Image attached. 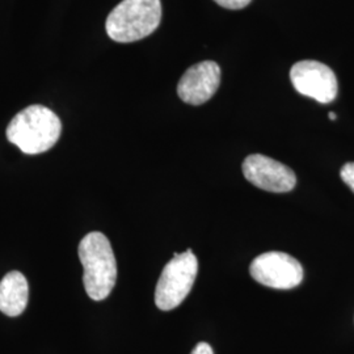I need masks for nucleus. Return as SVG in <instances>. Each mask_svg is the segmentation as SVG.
I'll return each mask as SVG.
<instances>
[{
  "mask_svg": "<svg viewBox=\"0 0 354 354\" xmlns=\"http://www.w3.org/2000/svg\"><path fill=\"white\" fill-rule=\"evenodd\" d=\"M61 134L59 117L42 105H30L19 112L7 127V140L28 155L49 151Z\"/></svg>",
  "mask_w": 354,
  "mask_h": 354,
  "instance_id": "1",
  "label": "nucleus"
},
{
  "mask_svg": "<svg viewBox=\"0 0 354 354\" xmlns=\"http://www.w3.org/2000/svg\"><path fill=\"white\" fill-rule=\"evenodd\" d=\"M77 254L84 268L83 282L89 298H108L117 281V263L109 239L99 231L89 232L79 243Z\"/></svg>",
  "mask_w": 354,
  "mask_h": 354,
  "instance_id": "2",
  "label": "nucleus"
},
{
  "mask_svg": "<svg viewBox=\"0 0 354 354\" xmlns=\"http://www.w3.org/2000/svg\"><path fill=\"white\" fill-rule=\"evenodd\" d=\"M160 20V0H122L109 13L105 28L113 41L129 44L150 36Z\"/></svg>",
  "mask_w": 354,
  "mask_h": 354,
  "instance_id": "3",
  "label": "nucleus"
},
{
  "mask_svg": "<svg viewBox=\"0 0 354 354\" xmlns=\"http://www.w3.org/2000/svg\"><path fill=\"white\" fill-rule=\"evenodd\" d=\"M198 261L192 250L175 253L174 259L165 264L155 289V304L169 311L183 304L189 294L197 277Z\"/></svg>",
  "mask_w": 354,
  "mask_h": 354,
  "instance_id": "4",
  "label": "nucleus"
},
{
  "mask_svg": "<svg viewBox=\"0 0 354 354\" xmlns=\"http://www.w3.org/2000/svg\"><path fill=\"white\" fill-rule=\"evenodd\" d=\"M250 273L259 283L279 290L297 288L304 276V268L297 259L276 251L257 256L250 266Z\"/></svg>",
  "mask_w": 354,
  "mask_h": 354,
  "instance_id": "5",
  "label": "nucleus"
},
{
  "mask_svg": "<svg viewBox=\"0 0 354 354\" xmlns=\"http://www.w3.org/2000/svg\"><path fill=\"white\" fill-rule=\"evenodd\" d=\"M290 79L294 88L301 95L320 104L333 102L339 84L335 73L327 64L317 61H301L291 67Z\"/></svg>",
  "mask_w": 354,
  "mask_h": 354,
  "instance_id": "6",
  "label": "nucleus"
},
{
  "mask_svg": "<svg viewBox=\"0 0 354 354\" xmlns=\"http://www.w3.org/2000/svg\"><path fill=\"white\" fill-rule=\"evenodd\" d=\"M243 174L254 187L272 193L290 192L297 185V176L291 168L260 153L245 158Z\"/></svg>",
  "mask_w": 354,
  "mask_h": 354,
  "instance_id": "7",
  "label": "nucleus"
},
{
  "mask_svg": "<svg viewBox=\"0 0 354 354\" xmlns=\"http://www.w3.org/2000/svg\"><path fill=\"white\" fill-rule=\"evenodd\" d=\"M221 84V67L203 61L189 67L177 84L178 97L190 105H201L214 96Z\"/></svg>",
  "mask_w": 354,
  "mask_h": 354,
  "instance_id": "8",
  "label": "nucleus"
},
{
  "mask_svg": "<svg viewBox=\"0 0 354 354\" xmlns=\"http://www.w3.org/2000/svg\"><path fill=\"white\" fill-rule=\"evenodd\" d=\"M29 299V285L23 273L10 272L0 281V311L7 317L24 313Z\"/></svg>",
  "mask_w": 354,
  "mask_h": 354,
  "instance_id": "9",
  "label": "nucleus"
},
{
  "mask_svg": "<svg viewBox=\"0 0 354 354\" xmlns=\"http://www.w3.org/2000/svg\"><path fill=\"white\" fill-rule=\"evenodd\" d=\"M342 181L354 192V163H346L340 171Z\"/></svg>",
  "mask_w": 354,
  "mask_h": 354,
  "instance_id": "10",
  "label": "nucleus"
},
{
  "mask_svg": "<svg viewBox=\"0 0 354 354\" xmlns=\"http://www.w3.org/2000/svg\"><path fill=\"white\" fill-rule=\"evenodd\" d=\"M221 7H225L227 10H241L247 7L252 0H214Z\"/></svg>",
  "mask_w": 354,
  "mask_h": 354,
  "instance_id": "11",
  "label": "nucleus"
},
{
  "mask_svg": "<svg viewBox=\"0 0 354 354\" xmlns=\"http://www.w3.org/2000/svg\"><path fill=\"white\" fill-rule=\"evenodd\" d=\"M190 354H214V352L207 342H198Z\"/></svg>",
  "mask_w": 354,
  "mask_h": 354,
  "instance_id": "12",
  "label": "nucleus"
},
{
  "mask_svg": "<svg viewBox=\"0 0 354 354\" xmlns=\"http://www.w3.org/2000/svg\"><path fill=\"white\" fill-rule=\"evenodd\" d=\"M329 118H330L332 121H335V120H336V114L333 113V112H330V113H329Z\"/></svg>",
  "mask_w": 354,
  "mask_h": 354,
  "instance_id": "13",
  "label": "nucleus"
}]
</instances>
